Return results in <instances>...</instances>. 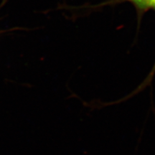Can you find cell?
Returning a JSON list of instances; mask_svg holds the SVG:
<instances>
[{
	"label": "cell",
	"instance_id": "cell-1",
	"mask_svg": "<svg viewBox=\"0 0 155 155\" xmlns=\"http://www.w3.org/2000/svg\"><path fill=\"white\" fill-rule=\"evenodd\" d=\"M154 75H155V63L154 64V65H153L151 71L149 73V74L147 75V76L145 78L144 81H143L142 82H141L140 84H139V86L134 89V90H133L132 91L129 93V94H128L127 95H126L125 96L122 97L121 98H119V99L114 101H111V103H110L111 105H116V104H121V103H123L126 101H128L129 99H130V98H133L134 96H137V95L140 94L141 92H142L143 91H144L147 87L152 86V83L153 79H154Z\"/></svg>",
	"mask_w": 155,
	"mask_h": 155
},
{
	"label": "cell",
	"instance_id": "cell-3",
	"mask_svg": "<svg viewBox=\"0 0 155 155\" xmlns=\"http://www.w3.org/2000/svg\"><path fill=\"white\" fill-rule=\"evenodd\" d=\"M154 9H155V7H154Z\"/></svg>",
	"mask_w": 155,
	"mask_h": 155
},
{
	"label": "cell",
	"instance_id": "cell-2",
	"mask_svg": "<svg viewBox=\"0 0 155 155\" xmlns=\"http://www.w3.org/2000/svg\"><path fill=\"white\" fill-rule=\"evenodd\" d=\"M130 2L139 12H145L154 8L155 0H127Z\"/></svg>",
	"mask_w": 155,
	"mask_h": 155
}]
</instances>
